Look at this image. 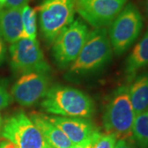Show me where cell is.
<instances>
[{
	"label": "cell",
	"mask_w": 148,
	"mask_h": 148,
	"mask_svg": "<svg viewBox=\"0 0 148 148\" xmlns=\"http://www.w3.org/2000/svg\"><path fill=\"white\" fill-rule=\"evenodd\" d=\"M89 35L84 21L77 19L61 32L53 41L52 58L59 69H67L77 58Z\"/></svg>",
	"instance_id": "8992f818"
},
{
	"label": "cell",
	"mask_w": 148,
	"mask_h": 148,
	"mask_svg": "<svg viewBox=\"0 0 148 148\" xmlns=\"http://www.w3.org/2000/svg\"><path fill=\"white\" fill-rule=\"evenodd\" d=\"M116 143L117 138L114 135L110 133H100L95 141L93 148H114Z\"/></svg>",
	"instance_id": "ac0fdd59"
},
{
	"label": "cell",
	"mask_w": 148,
	"mask_h": 148,
	"mask_svg": "<svg viewBox=\"0 0 148 148\" xmlns=\"http://www.w3.org/2000/svg\"><path fill=\"white\" fill-rule=\"evenodd\" d=\"M46 118L64 132L73 144L81 143L98 132L93 122L89 119L58 115H46Z\"/></svg>",
	"instance_id": "8fae6325"
},
{
	"label": "cell",
	"mask_w": 148,
	"mask_h": 148,
	"mask_svg": "<svg viewBox=\"0 0 148 148\" xmlns=\"http://www.w3.org/2000/svg\"><path fill=\"white\" fill-rule=\"evenodd\" d=\"M21 19L24 32L27 39L36 40V11L27 4L21 8Z\"/></svg>",
	"instance_id": "e0dca14e"
},
{
	"label": "cell",
	"mask_w": 148,
	"mask_h": 148,
	"mask_svg": "<svg viewBox=\"0 0 148 148\" xmlns=\"http://www.w3.org/2000/svg\"><path fill=\"white\" fill-rule=\"evenodd\" d=\"M100 133H101L100 132H95L90 138H87L79 143L73 144L71 148H93L95 141L96 140V138H98V136L100 135Z\"/></svg>",
	"instance_id": "ffe728a7"
},
{
	"label": "cell",
	"mask_w": 148,
	"mask_h": 148,
	"mask_svg": "<svg viewBox=\"0 0 148 148\" xmlns=\"http://www.w3.org/2000/svg\"><path fill=\"white\" fill-rule=\"evenodd\" d=\"M0 148H18L16 147L15 144H13L12 143H11L8 140L5 141H2L0 143Z\"/></svg>",
	"instance_id": "cb8c5ba5"
},
{
	"label": "cell",
	"mask_w": 148,
	"mask_h": 148,
	"mask_svg": "<svg viewBox=\"0 0 148 148\" xmlns=\"http://www.w3.org/2000/svg\"><path fill=\"white\" fill-rule=\"evenodd\" d=\"M7 58V47L5 41L0 35V66L5 62Z\"/></svg>",
	"instance_id": "7402d4cb"
},
{
	"label": "cell",
	"mask_w": 148,
	"mask_h": 148,
	"mask_svg": "<svg viewBox=\"0 0 148 148\" xmlns=\"http://www.w3.org/2000/svg\"><path fill=\"white\" fill-rule=\"evenodd\" d=\"M132 137L138 148H148V110L135 117Z\"/></svg>",
	"instance_id": "2e32d148"
},
{
	"label": "cell",
	"mask_w": 148,
	"mask_h": 148,
	"mask_svg": "<svg viewBox=\"0 0 148 148\" xmlns=\"http://www.w3.org/2000/svg\"><path fill=\"white\" fill-rule=\"evenodd\" d=\"M127 0H77L76 10L90 26H110L127 4Z\"/></svg>",
	"instance_id": "9c48e42d"
},
{
	"label": "cell",
	"mask_w": 148,
	"mask_h": 148,
	"mask_svg": "<svg viewBox=\"0 0 148 148\" xmlns=\"http://www.w3.org/2000/svg\"><path fill=\"white\" fill-rule=\"evenodd\" d=\"M6 1H7V0H0V7H3V6L4 5Z\"/></svg>",
	"instance_id": "484cf974"
},
{
	"label": "cell",
	"mask_w": 148,
	"mask_h": 148,
	"mask_svg": "<svg viewBox=\"0 0 148 148\" xmlns=\"http://www.w3.org/2000/svg\"><path fill=\"white\" fill-rule=\"evenodd\" d=\"M145 11H146L147 17L148 19V0H146V3H145Z\"/></svg>",
	"instance_id": "d4e9b609"
},
{
	"label": "cell",
	"mask_w": 148,
	"mask_h": 148,
	"mask_svg": "<svg viewBox=\"0 0 148 148\" xmlns=\"http://www.w3.org/2000/svg\"><path fill=\"white\" fill-rule=\"evenodd\" d=\"M43 110L53 115L89 119L95 113L92 99L77 88L62 85L49 87L40 103Z\"/></svg>",
	"instance_id": "7a4b0ae2"
},
{
	"label": "cell",
	"mask_w": 148,
	"mask_h": 148,
	"mask_svg": "<svg viewBox=\"0 0 148 148\" xmlns=\"http://www.w3.org/2000/svg\"><path fill=\"white\" fill-rule=\"evenodd\" d=\"M77 0H42L38 6L39 23L44 40L53 44L73 21Z\"/></svg>",
	"instance_id": "277c9868"
},
{
	"label": "cell",
	"mask_w": 148,
	"mask_h": 148,
	"mask_svg": "<svg viewBox=\"0 0 148 148\" xmlns=\"http://www.w3.org/2000/svg\"><path fill=\"white\" fill-rule=\"evenodd\" d=\"M128 91L136 116L148 110V72L136 75L128 86Z\"/></svg>",
	"instance_id": "5bb4252c"
},
{
	"label": "cell",
	"mask_w": 148,
	"mask_h": 148,
	"mask_svg": "<svg viewBox=\"0 0 148 148\" xmlns=\"http://www.w3.org/2000/svg\"><path fill=\"white\" fill-rule=\"evenodd\" d=\"M29 118L52 148H71L73 145L64 132L48 120L46 115L32 113Z\"/></svg>",
	"instance_id": "4fadbf2b"
},
{
	"label": "cell",
	"mask_w": 148,
	"mask_h": 148,
	"mask_svg": "<svg viewBox=\"0 0 148 148\" xmlns=\"http://www.w3.org/2000/svg\"><path fill=\"white\" fill-rule=\"evenodd\" d=\"M0 35L5 42L10 44L27 38L23 29L21 8L0 7Z\"/></svg>",
	"instance_id": "7c38bea8"
},
{
	"label": "cell",
	"mask_w": 148,
	"mask_h": 148,
	"mask_svg": "<svg viewBox=\"0 0 148 148\" xmlns=\"http://www.w3.org/2000/svg\"><path fill=\"white\" fill-rule=\"evenodd\" d=\"M143 27V19L138 7L132 3L125 5L110 25L108 32L113 52L124 53L137 40Z\"/></svg>",
	"instance_id": "5b68a950"
},
{
	"label": "cell",
	"mask_w": 148,
	"mask_h": 148,
	"mask_svg": "<svg viewBox=\"0 0 148 148\" xmlns=\"http://www.w3.org/2000/svg\"><path fill=\"white\" fill-rule=\"evenodd\" d=\"M0 135L18 148H52L31 119L22 111L6 119Z\"/></svg>",
	"instance_id": "52a82bcc"
},
{
	"label": "cell",
	"mask_w": 148,
	"mask_h": 148,
	"mask_svg": "<svg viewBox=\"0 0 148 148\" xmlns=\"http://www.w3.org/2000/svg\"><path fill=\"white\" fill-rule=\"evenodd\" d=\"M50 87L47 73L33 72L22 74L12 87L11 95L21 106L29 107L45 97Z\"/></svg>",
	"instance_id": "30bf717a"
},
{
	"label": "cell",
	"mask_w": 148,
	"mask_h": 148,
	"mask_svg": "<svg viewBox=\"0 0 148 148\" xmlns=\"http://www.w3.org/2000/svg\"><path fill=\"white\" fill-rule=\"evenodd\" d=\"M113 55L107 29L95 28L89 35L77 58L69 66L65 78L71 82L94 76L110 64Z\"/></svg>",
	"instance_id": "6da1fadb"
},
{
	"label": "cell",
	"mask_w": 148,
	"mask_h": 148,
	"mask_svg": "<svg viewBox=\"0 0 148 148\" xmlns=\"http://www.w3.org/2000/svg\"><path fill=\"white\" fill-rule=\"evenodd\" d=\"M135 117L128 86H119L111 94L104 111L103 125L106 133L114 135L119 140L132 138Z\"/></svg>",
	"instance_id": "3957f363"
},
{
	"label": "cell",
	"mask_w": 148,
	"mask_h": 148,
	"mask_svg": "<svg viewBox=\"0 0 148 148\" xmlns=\"http://www.w3.org/2000/svg\"><path fill=\"white\" fill-rule=\"evenodd\" d=\"M29 1L30 0H7L3 7L10 8H22L24 6L28 4Z\"/></svg>",
	"instance_id": "44dd1931"
},
{
	"label": "cell",
	"mask_w": 148,
	"mask_h": 148,
	"mask_svg": "<svg viewBox=\"0 0 148 148\" xmlns=\"http://www.w3.org/2000/svg\"><path fill=\"white\" fill-rule=\"evenodd\" d=\"M148 66V31L136 45L125 62L124 72L128 82H132L138 71Z\"/></svg>",
	"instance_id": "9a60e30c"
},
{
	"label": "cell",
	"mask_w": 148,
	"mask_h": 148,
	"mask_svg": "<svg viewBox=\"0 0 148 148\" xmlns=\"http://www.w3.org/2000/svg\"><path fill=\"white\" fill-rule=\"evenodd\" d=\"M114 148H133L132 144L130 142H128V140H119L115 144Z\"/></svg>",
	"instance_id": "603a6c76"
},
{
	"label": "cell",
	"mask_w": 148,
	"mask_h": 148,
	"mask_svg": "<svg viewBox=\"0 0 148 148\" xmlns=\"http://www.w3.org/2000/svg\"><path fill=\"white\" fill-rule=\"evenodd\" d=\"M8 84L7 80L0 79V110L8 107L12 101V95L8 90Z\"/></svg>",
	"instance_id": "d6986e66"
},
{
	"label": "cell",
	"mask_w": 148,
	"mask_h": 148,
	"mask_svg": "<svg viewBox=\"0 0 148 148\" xmlns=\"http://www.w3.org/2000/svg\"><path fill=\"white\" fill-rule=\"evenodd\" d=\"M1 131H2V117L0 114V134H1Z\"/></svg>",
	"instance_id": "4316f807"
},
{
	"label": "cell",
	"mask_w": 148,
	"mask_h": 148,
	"mask_svg": "<svg viewBox=\"0 0 148 148\" xmlns=\"http://www.w3.org/2000/svg\"><path fill=\"white\" fill-rule=\"evenodd\" d=\"M10 67L16 75L40 72H50V67L40 49L39 42L30 39H21L9 47Z\"/></svg>",
	"instance_id": "ba28073f"
}]
</instances>
